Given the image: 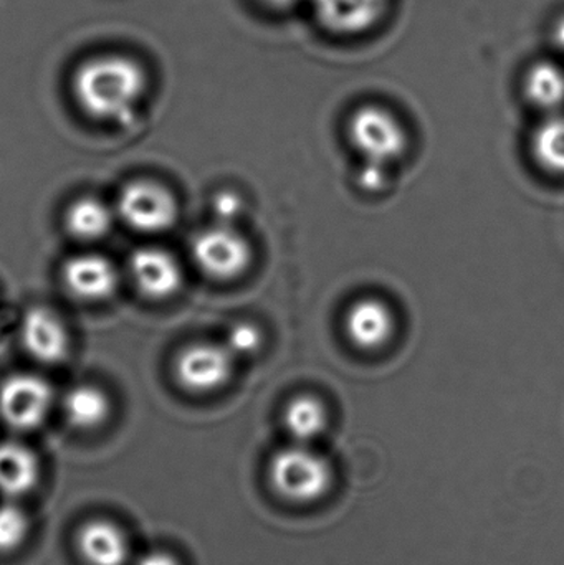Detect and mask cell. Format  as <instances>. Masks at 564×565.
I'll return each instance as SVG.
<instances>
[{"label": "cell", "instance_id": "cell-17", "mask_svg": "<svg viewBox=\"0 0 564 565\" xmlns=\"http://www.w3.org/2000/svg\"><path fill=\"white\" fill-rule=\"evenodd\" d=\"M111 209L96 198H79L68 205L65 228L79 242H98L113 228Z\"/></svg>", "mask_w": 564, "mask_h": 565}, {"label": "cell", "instance_id": "cell-24", "mask_svg": "<svg viewBox=\"0 0 564 565\" xmlns=\"http://www.w3.org/2000/svg\"><path fill=\"white\" fill-rule=\"evenodd\" d=\"M136 565H181L172 554L166 551H149L136 561Z\"/></svg>", "mask_w": 564, "mask_h": 565}, {"label": "cell", "instance_id": "cell-4", "mask_svg": "<svg viewBox=\"0 0 564 565\" xmlns=\"http://www.w3.org/2000/svg\"><path fill=\"white\" fill-rule=\"evenodd\" d=\"M195 267L215 281L242 277L252 264V247L234 225H212L199 232L191 244Z\"/></svg>", "mask_w": 564, "mask_h": 565}, {"label": "cell", "instance_id": "cell-14", "mask_svg": "<svg viewBox=\"0 0 564 565\" xmlns=\"http://www.w3.org/2000/svg\"><path fill=\"white\" fill-rule=\"evenodd\" d=\"M40 465L36 455L15 441L0 444V493L19 498L39 483Z\"/></svg>", "mask_w": 564, "mask_h": 565}, {"label": "cell", "instance_id": "cell-12", "mask_svg": "<svg viewBox=\"0 0 564 565\" xmlns=\"http://www.w3.org/2000/svg\"><path fill=\"white\" fill-rule=\"evenodd\" d=\"M129 274L136 288L149 299L171 298L184 281L174 255L156 247L136 250L129 258Z\"/></svg>", "mask_w": 564, "mask_h": 565}, {"label": "cell", "instance_id": "cell-6", "mask_svg": "<svg viewBox=\"0 0 564 565\" xmlns=\"http://www.w3.org/2000/svg\"><path fill=\"white\" fill-rule=\"evenodd\" d=\"M52 405V387L39 375H10L0 385V417L13 430L39 428L49 417Z\"/></svg>", "mask_w": 564, "mask_h": 565}, {"label": "cell", "instance_id": "cell-10", "mask_svg": "<svg viewBox=\"0 0 564 565\" xmlns=\"http://www.w3.org/2000/svg\"><path fill=\"white\" fill-rule=\"evenodd\" d=\"M20 339L25 351L42 364H60L68 358V331L52 309L30 308L20 324Z\"/></svg>", "mask_w": 564, "mask_h": 565}, {"label": "cell", "instance_id": "cell-11", "mask_svg": "<svg viewBox=\"0 0 564 565\" xmlns=\"http://www.w3.org/2000/svg\"><path fill=\"white\" fill-rule=\"evenodd\" d=\"M62 280L70 295L88 302L113 298L119 286L115 265L98 254L76 255L66 260Z\"/></svg>", "mask_w": 564, "mask_h": 565}, {"label": "cell", "instance_id": "cell-23", "mask_svg": "<svg viewBox=\"0 0 564 565\" xmlns=\"http://www.w3.org/2000/svg\"><path fill=\"white\" fill-rule=\"evenodd\" d=\"M387 168L390 166L364 161L360 172H358V185H360L361 191L370 192V194L383 192L390 184Z\"/></svg>", "mask_w": 564, "mask_h": 565}, {"label": "cell", "instance_id": "cell-7", "mask_svg": "<svg viewBox=\"0 0 564 565\" xmlns=\"http://www.w3.org/2000/svg\"><path fill=\"white\" fill-rule=\"evenodd\" d=\"M234 372V354L227 348L212 342H198L179 352L174 375L185 391L207 394L224 387Z\"/></svg>", "mask_w": 564, "mask_h": 565}, {"label": "cell", "instance_id": "cell-20", "mask_svg": "<svg viewBox=\"0 0 564 565\" xmlns=\"http://www.w3.org/2000/svg\"><path fill=\"white\" fill-rule=\"evenodd\" d=\"M30 520L19 504H0V554L12 553L29 536Z\"/></svg>", "mask_w": 564, "mask_h": 565}, {"label": "cell", "instance_id": "cell-19", "mask_svg": "<svg viewBox=\"0 0 564 565\" xmlns=\"http://www.w3.org/2000/svg\"><path fill=\"white\" fill-rule=\"evenodd\" d=\"M532 152L540 166L564 175V113H552L532 136Z\"/></svg>", "mask_w": 564, "mask_h": 565}, {"label": "cell", "instance_id": "cell-5", "mask_svg": "<svg viewBox=\"0 0 564 565\" xmlns=\"http://www.w3.org/2000/svg\"><path fill=\"white\" fill-rule=\"evenodd\" d=\"M118 215L139 234H162L174 227L179 218L178 199L155 181L129 182L119 192Z\"/></svg>", "mask_w": 564, "mask_h": 565}, {"label": "cell", "instance_id": "cell-2", "mask_svg": "<svg viewBox=\"0 0 564 565\" xmlns=\"http://www.w3.org/2000/svg\"><path fill=\"white\" fill-rule=\"evenodd\" d=\"M268 475L275 491L295 503H311L330 490V465L307 445L295 444L275 454Z\"/></svg>", "mask_w": 564, "mask_h": 565}, {"label": "cell", "instance_id": "cell-25", "mask_svg": "<svg viewBox=\"0 0 564 565\" xmlns=\"http://www.w3.org/2000/svg\"><path fill=\"white\" fill-rule=\"evenodd\" d=\"M301 2L304 0H258V3H262L265 9L272 10V12H287V10L300 6Z\"/></svg>", "mask_w": 564, "mask_h": 565}, {"label": "cell", "instance_id": "cell-15", "mask_svg": "<svg viewBox=\"0 0 564 565\" xmlns=\"http://www.w3.org/2000/svg\"><path fill=\"white\" fill-rule=\"evenodd\" d=\"M523 95L533 108L558 113L564 106V70L558 63L542 60L526 70Z\"/></svg>", "mask_w": 564, "mask_h": 565}, {"label": "cell", "instance_id": "cell-21", "mask_svg": "<svg viewBox=\"0 0 564 565\" xmlns=\"http://www.w3.org/2000/svg\"><path fill=\"white\" fill-rule=\"evenodd\" d=\"M264 334L257 326L252 322H235L227 331L225 348L234 355H254L260 351Z\"/></svg>", "mask_w": 564, "mask_h": 565}, {"label": "cell", "instance_id": "cell-13", "mask_svg": "<svg viewBox=\"0 0 564 565\" xmlns=\"http://www.w3.org/2000/svg\"><path fill=\"white\" fill-rule=\"evenodd\" d=\"M76 550L88 565H125L129 543L125 531L111 521L93 520L76 534Z\"/></svg>", "mask_w": 564, "mask_h": 565}, {"label": "cell", "instance_id": "cell-18", "mask_svg": "<svg viewBox=\"0 0 564 565\" xmlns=\"http://www.w3.org/2000/svg\"><path fill=\"white\" fill-rule=\"evenodd\" d=\"M284 427L295 444H311L327 430V407L313 395H298L285 407Z\"/></svg>", "mask_w": 564, "mask_h": 565}, {"label": "cell", "instance_id": "cell-1", "mask_svg": "<svg viewBox=\"0 0 564 565\" xmlns=\"http://www.w3.org/2000/svg\"><path fill=\"white\" fill-rule=\"evenodd\" d=\"M148 88V75L131 56L108 53L85 60L73 73L79 109L103 122H129Z\"/></svg>", "mask_w": 564, "mask_h": 565}, {"label": "cell", "instance_id": "cell-22", "mask_svg": "<svg viewBox=\"0 0 564 565\" xmlns=\"http://www.w3.org/2000/svg\"><path fill=\"white\" fill-rule=\"evenodd\" d=\"M244 199L238 192L224 189L215 192L211 201V211L214 214L215 224L234 225L244 214Z\"/></svg>", "mask_w": 564, "mask_h": 565}, {"label": "cell", "instance_id": "cell-8", "mask_svg": "<svg viewBox=\"0 0 564 565\" xmlns=\"http://www.w3.org/2000/svg\"><path fill=\"white\" fill-rule=\"evenodd\" d=\"M315 19L331 35L353 39L376 29L391 0H310Z\"/></svg>", "mask_w": 564, "mask_h": 565}, {"label": "cell", "instance_id": "cell-26", "mask_svg": "<svg viewBox=\"0 0 564 565\" xmlns=\"http://www.w3.org/2000/svg\"><path fill=\"white\" fill-rule=\"evenodd\" d=\"M550 36H552L553 46L564 55V15L555 20Z\"/></svg>", "mask_w": 564, "mask_h": 565}, {"label": "cell", "instance_id": "cell-9", "mask_svg": "<svg viewBox=\"0 0 564 565\" xmlns=\"http://www.w3.org/2000/svg\"><path fill=\"white\" fill-rule=\"evenodd\" d=\"M344 334L361 351H377L396 332V316L386 301L373 296L358 299L344 315Z\"/></svg>", "mask_w": 564, "mask_h": 565}, {"label": "cell", "instance_id": "cell-16", "mask_svg": "<svg viewBox=\"0 0 564 565\" xmlns=\"http://www.w3.org/2000/svg\"><path fill=\"white\" fill-rule=\"evenodd\" d=\"M63 412L68 424L78 430H95L108 420L111 401L106 392L96 385H76L63 398Z\"/></svg>", "mask_w": 564, "mask_h": 565}, {"label": "cell", "instance_id": "cell-3", "mask_svg": "<svg viewBox=\"0 0 564 565\" xmlns=\"http://www.w3.org/2000/svg\"><path fill=\"white\" fill-rule=\"evenodd\" d=\"M348 138L364 161L383 166L400 161L409 142L401 119L381 105L354 109L348 121Z\"/></svg>", "mask_w": 564, "mask_h": 565}]
</instances>
